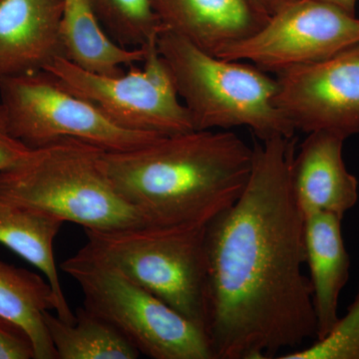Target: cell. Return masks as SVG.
<instances>
[{"label":"cell","instance_id":"1","mask_svg":"<svg viewBox=\"0 0 359 359\" xmlns=\"http://www.w3.org/2000/svg\"><path fill=\"white\" fill-rule=\"evenodd\" d=\"M252 150L244 192L205 228V334L215 359L278 358L316 339L304 219L292 188L297 140H259Z\"/></svg>","mask_w":359,"mask_h":359},{"label":"cell","instance_id":"2","mask_svg":"<svg viewBox=\"0 0 359 359\" xmlns=\"http://www.w3.org/2000/svg\"><path fill=\"white\" fill-rule=\"evenodd\" d=\"M254 150L231 130H193L104 153L117 192L151 226H207L244 192Z\"/></svg>","mask_w":359,"mask_h":359},{"label":"cell","instance_id":"3","mask_svg":"<svg viewBox=\"0 0 359 359\" xmlns=\"http://www.w3.org/2000/svg\"><path fill=\"white\" fill-rule=\"evenodd\" d=\"M104 153L98 146L73 138L30 149L20 162L0 172V197L84 230L147 224L113 186Z\"/></svg>","mask_w":359,"mask_h":359},{"label":"cell","instance_id":"4","mask_svg":"<svg viewBox=\"0 0 359 359\" xmlns=\"http://www.w3.org/2000/svg\"><path fill=\"white\" fill-rule=\"evenodd\" d=\"M157 46L194 129L247 127L259 141L294 136L276 104V78L266 71L211 55L165 28Z\"/></svg>","mask_w":359,"mask_h":359},{"label":"cell","instance_id":"5","mask_svg":"<svg viewBox=\"0 0 359 359\" xmlns=\"http://www.w3.org/2000/svg\"><path fill=\"white\" fill-rule=\"evenodd\" d=\"M205 228L144 224L114 231L85 230V245L205 334Z\"/></svg>","mask_w":359,"mask_h":359},{"label":"cell","instance_id":"6","mask_svg":"<svg viewBox=\"0 0 359 359\" xmlns=\"http://www.w3.org/2000/svg\"><path fill=\"white\" fill-rule=\"evenodd\" d=\"M87 311L109 323L153 359H215L204 330L84 245L61 264Z\"/></svg>","mask_w":359,"mask_h":359},{"label":"cell","instance_id":"7","mask_svg":"<svg viewBox=\"0 0 359 359\" xmlns=\"http://www.w3.org/2000/svg\"><path fill=\"white\" fill-rule=\"evenodd\" d=\"M0 106L11 133L29 149L73 138L117 152L163 136L121 128L46 70L0 80Z\"/></svg>","mask_w":359,"mask_h":359},{"label":"cell","instance_id":"8","mask_svg":"<svg viewBox=\"0 0 359 359\" xmlns=\"http://www.w3.org/2000/svg\"><path fill=\"white\" fill-rule=\"evenodd\" d=\"M158 36L144 46L146 54L142 67L130 66L121 74H95L63 57L56 59L45 70L121 128L163 136L193 131L188 110L158 50Z\"/></svg>","mask_w":359,"mask_h":359},{"label":"cell","instance_id":"9","mask_svg":"<svg viewBox=\"0 0 359 359\" xmlns=\"http://www.w3.org/2000/svg\"><path fill=\"white\" fill-rule=\"evenodd\" d=\"M359 44L355 14L325 0L287 1L259 32L217 57L249 61L268 73L320 62Z\"/></svg>","mask_w":359,"mask_h":359},{"label":"cell","instance_id":"10","mask_svg":"<svg viewBox=\"0 0 359 359\" xmlns=\"http://www.w3.org/2000/svg\"><path fill=\"white\" fill-rule=\"evenodd\" d=\"M276 75V104L295 131L359 133V44Z\"/></svg>","mask_w":359,"mask_h":359},{"label":"cell","instance_id":"11","mask_svg":"<svg viewBox=\"0 0 359 359\" xmlns=\"http://www.w3.org/2000/svg\"><path fill=\"white\" fill-rule=\"evenodd\" d=\"M65 0H0V80L45 70L63 54Z\"/></svg>","mask_w":359,"mask_h":359},{"label":"cell","instance_id":"12","mask_svg":"<svg viewBox=\"0 0 359 359\" xmlns=\"http://www.w3.org/2000/svg\"><path fill=\"white\" fill-rule=\"evenodd\" d=\"M346 137L328 131L309 133L294 155L292 193L304 219L330 212L344 219L358 200V182L342 157Z\"/></svg>","mask_w":359,"mask_h":359},{"label":"cell","instance_id":"13","mask_svg":"<svg viewBox=\"0 0 359 359\" xmlns=\"http://www.w3.org/2000/svg\"><path fill=\"white\" fill-rule=\"evenodd\" d=\"M165 29L217 56L259 32L269 16L252 0H151Z\"/></svg>","mask_w":359,"mask_h":359},{"label":"cell","instance_id":"14","mask_svg":"<svg viewBox=\"0 0 359 359\" xmlns=\"http://www.w3.org/2000/svg\"><path fill=\"white\" fill-rule=\"evenodd\" d=\"M342 219L330 212L304 218L306 263L313 289L316 339L327 337L339 321V301L349 278L351 259L341 233Z\"/></svg>","mask_w":359,"mask_h":359},{"label":"cell","instance_id":"15","mask_svg":"<svg viewBox=\"0 0 359 359\" xmlns=\"http://www.w3.org/2000/svg\"><path fill=\"white\" fill-rule=\"evenodd\" d=\"M63 224L51 215L0 197V244L41 271L53 292L56 316L73 323L75 313L66 301L54 256V242Z\"/></svg>","mask_w":359,"mask_h":359},{"label":"cell","instance_id":"16","mask_svg":"<svg viewBox=\"0 0 359 359\" xmlns=\"http://www.w3.org/2000/svg\"><path fill=\"white\" fill-rule=\"evenodd\" d=\"M61 40L63 58L95 74H121L124 66L138 65L145 58V47L127 48L117 43L87 0H65Z\"/></svg>","mask_w":359,"mask_h":359},{"label":"cell","instance_id":"17","mask_svg":"<svg viewBox=\"0 0 359 359\" xmlns=\"http://www.w3.org/2000/svg\"><path fill=\"white\" fill-rule=\"evenodd\" d=\"M54 309L55 299L46 278L0 259V316L25 330L34 359H57L44 320Z\"/></svg>","mask_w":359,"mask_h":359},{"label":"cell","instance_id":"18","mask_svg":"<svg viewBox=\"0 0 359 359\" xmlns=\"http://www.w3.org/2000/svg\"><path fill=\"white\" fill-rule=\"evenodd\" d=\"M45 325L57 359H137L139 351L109 323L78 308L73 323L47 311Z\"/></svg>","mask_w":359,"mask_h":359},{"label":"cell","instance_id":"19","mask_svg":"<svg viewBox=\"0 0 359 359\" xmlns=\"http://www.w3.org/2000/svg\"><path fill=\"white\" fill-rule=\"evenodd\" d=\"M108 34L127 48H142L164 29L151 0H87Z\"/></svg>","mask_w":359,"mask_h":359},{"label":"cell","instance_id":"20","mask_svg":"<svg viewBox=\"0 0 359 359\" xmlns=\"http://www.w3.org/2000/svg\"><path fill=\"white\" fill-rule=\"evenodd\" d=\"M278 359H359V285L346 316L334 330L311 346L283 353Z\"/></svg>","mask_w":359,"mask_h":359},{"label":"cell","instance_id":"21","mask_svg":"<svg viewBox=\"0 0 359 359\" xmlns=\"http://www.w3.org/2000/svg\"><path fill=\"white\" fill-rule=\"evenodd\" d=\"M0 359H34L30 337L20 325L0 316Z\"/></svg>","mask_w":359,"mask_h":359},{"label":"cell","instance_id":"22","mask_svg":"<svg viewBox=\"0 0 359 359\" xmlns=\"http://www.w3.org/2000/svg\"><path fill=\"white\" fill-rule=\"evenodd\" d=\"M29 151V148L14 138L9 131L6 116L0 106V172L20 162Z\"/></svg>","mask_w":359,"mask_h":359},{"label":"cell","instance_id":"23","mask_svg":"<svg viewBox=\"0 0 359 359\" xmlns=\"http://www.w3.org/2000/svg\"><path fill=\"white\" fill-rule=\"evenodd\" d=\"M261 11L269 16L276 13L280 7L285 6L287 0H252Z\"/></svg>","mask_w":359,"mask_h":359},{"label":"cell","instance_id":"24","mask_svg":"<svg viewBox=\"0 0 359 359\" xmlns=\"http://www.w3.org/2000/svg\"><path fill=\"white\" fill-rule=\"evenodd\" d=\"M325 1L330 2V4L341 7L347 13L355 14L356 0H325Z\"/></svg>","mask_w":359,"mask_h":359},{"label":"cell","instance_id":"25","mask_svg":"<svg viewBox=\"0 0 359 359\" xmlns=\"http://www.w3.org/2000/svg\"><path fill=\"white\" fill-rule=\"evenodd\" d=\"M287 1H292V0H287Z\"/></svg>","mask_w":359,"mask_h":359}]
</instances>
